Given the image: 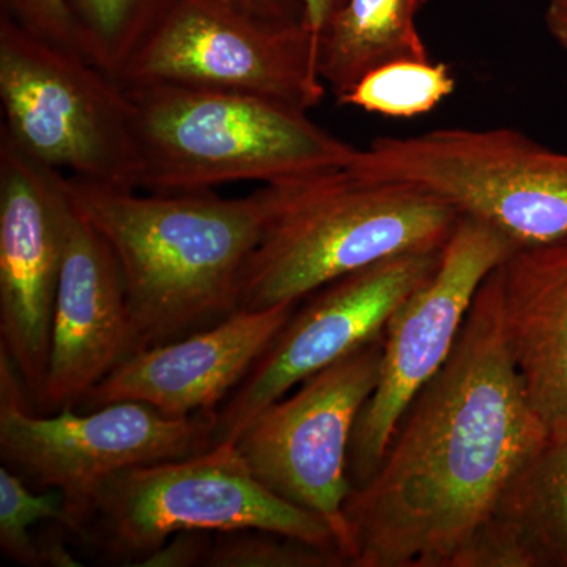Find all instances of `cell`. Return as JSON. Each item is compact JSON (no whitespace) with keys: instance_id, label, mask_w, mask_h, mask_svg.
Masks as SVG:
<instances>
[{"instance_id":"6da1fadb","label":"cell","mask_w":567,"mask_h":567,"mask_svg":"<svg viewBox=\"0 0 567 567\" xmlns=\"http://www.w3.org/2000/svg\"><path fill=\"white\" fill-rule=\"evenodd\" d=\"M550 436L507 352L494 276L344 506L352 567H461L499 496Z\"/></svg>"},{"instance_id":"7a4b0ae2","label":"cell","mask_w":567,"mask_h":567,"mask_svg":"<svg viewBox=\"0 0 567 567\" xmlns=\"http://www.w3.org/2000/svg\"><path fill=\"white\" fill-rule=\"evenodd\" d=\"M66 192L121 264L130 315L126 358L238 311L241 275L279 200L278 182L223 197L215 189L141 194L66 175Z\"/></svg>"},{"instance_id":"3957f363","label":"cell","mask_w":567,"mask_h":567,"mask_svg":"<svg viewBox=\"0 0 567 567\" xmlns=\"http://www.w3.org/2000/svg\"><path fill=\"white\" fill-rule=\"evenodd\" d=\"M278 185L274 218L241 275L238 311L300 303L380 260L443 248L461 218L429 194L350 166Z\"/></svg>"},{"instance_id":"277c9868","label":"cell","mask_w":567,"mask_h":567,"mask_svg":"<svg viewBox=\"0 0 567 567\" xmlns=\"http://www.w3.org/2000/svg\"><path fill=\"white\" fill-rule=\"evenodd\" d=\"M123 84V82H122ZM133 110L136 189L208 192L349 166L358 148L267 96L175 84H123Z\"/></svg>"},{"instance_id":"5b68a950","label":"cell","mask_w":567,"mask_h":567,"mask_svg":"<svg viewBox=\"0 0 567 567\" xmlns=\"http://www.w3.org/2000/svg\"><path fill=\"white\" fill-rule=\"evenodd\" d=\"M238 529L278 533L342 554L328 522L265 487L235 443L115 473L92 492L70 532L107 557L136 565L178 533Z\"/></svg>"},{"instance_id":"8992f818","label":"cell","mask_w":567,"mask_h":567,"mask_svg":"<svg viewBox=\"0 0 567 567\" xmlns=\"http://www.w3.org/2000/svg\"><path fill=\"white\" fill-rule=\"evenodd\" d=\"M350 167L442 200L458 216L506 235L517 248L567 235V153L513 128H442L375 137Z\"/></svg>"},{"instance_id":"52a82bcc","label":"cell","mask_w":567,"mask_h":567,"mask_svg":"<svg viewBox=\"0 0 567 567\" xmlns=\"http://www.w3.org/2000/svg\"><path fill=\"white\" fill-rule=\"evenodd\" d=\"M2 132L25 156L80 178L136 189L128 92L117 78L0 14Z\"/></svg>"},{"instance_id":"ba28073f","label":"cell","mask_w":567,"mask_h":567,"mask_svg":"<svg viewBox=\"0 0 567 567\" xmlns=\"http://www.w3.org/2000/svg\"><path fill=\"white\" fill-rule=\"evenodd\" d=\"M24 385L0 349V456L3 465L41 488L65 496V528L107 477L133 466L185 458L210 447L216 413L169 417L141 402H115L85 415L63 409L37 416Z\"/></svg>"},{"instance_id":"9c48e42d","label":"cell","mask_w":567,"mask_h":567,"mask_svg":"<svg viewBox=\"0 0 567 567\" xmlns=\"http://www.w3.org/2000/svg\"><path fill=\"white\" fill-rule=\"evenodd\" d=\"M117 80L251 93L308 112L328 91L305 22L264 20L227 0H171Z\"/></svg>"},{"instance_id":"30bf717a","label":"cell","mask_w":567,"mask_h":567,"mask_svg":"<svg viewBox=\"0 0 567 567\" xmlns=\"http://www.w3.org/2000/svg\"><path fill=\"white\" fill-rule=\"evenodd\" d=\"M383 347L382 336L308 377L297 393L265 406L234 442L265 487L328 522L349 566L350 442L379 383Z\"/></svg>"},{"instance_id":"8fae6325","label":"cell","mask_w":567,"mask_h":567,"mask_svg":"<svg viewBox=\"0 0 567 567\" xmlns=\"http://www.w3.org/2000/svg\"><path fill=\"white\" fill-rule=\"evenodd\" d=\"M516 248L494 227L461 216L435 274L395 309L383 334L379 383L350 442L353 488L374 476L405 410L453 352L477 290Z\"/></svg>"},{"instance_id":"7c38bea8","label":"cell","mask_w":567,"mask_h":567,"mask_svg":"<svg viewBox=\"0 0 567 567\" xmlns=\"http://www.w3.org/2000/svg\"><path fill=\"white\" fill-rule=\"evenodd\" d=\"M443 248L399 254L309 295L216 412L210 447L234 443L252 417L368 342L439 268Z\"/></svg>"},{"instance_id":"4fadbf2b","label":"cell","mask_w":567,"mask_h":567,"mask_svg":"<svg viewBox=\"0 0 567 567\" xmlns=\"http://www.w3.org/2000/svg\"><path fill=\"white\" fill-rule=\"evenodd\" d=\"M71 208L66 175L0 137V349L39 406Z\"/></svg>"},{"instance_id":"5bb4252c","label":"cell","mask_w":567,"mask_h":567,"mask_svg":"<svg viewBox=\"0 0 567 567\" xmlns=\"http://www.w3.org/2000/svg\"><path fill=\"white\" fill-rule=\"evenodd\" d=\"M298 303L237 311L223 322L126 358L82 399L95 410L141 402L169 417L216 413L292 317Z\"/></svg>"},{"instance_id":"9a60e30c","label":"cell","mask_w":567,"mask_h":567,"mask_svg":"<svg viewBox=\"0 0 567 567\" xmlns=\"http://www.w3.org/2000/svg\"><path fill=\"white\" fill-rule=\"evenodd\" d=\"M128 349L130 315L121 264L99 230L73 207L40 409L51 412L80 405L128 357Z\"/></svg>"},{"instance_id":"2e32d148","label":"cell","mask_w":567,"mask_h":567,"mask_svg":"<svg viewBox=\"0 0 567 567\" xmlns=\"http://www.w3.org/2000/svg\"><path fill=\"white\" fill-rule=\"evenodd\" d=\"M507 352L550 440L567 439V235L492 271Z\"/></svg>"},{"instance_id":"e0dca14e","label":"cell","mask_w":567,"mask_h":567,"mask_svg":"<svg viewBox=\"0 0 567 567\" xmlns=\"http://www.w3.org/2000/svg\"><path fill=\"white\" fill-rule=\"evenodd\" d=\"M461 567H567V439L518 470Z\"/></svg>"},{"instance_id":"ac0fdd59","label":"cell","mask_w":567,"mask_h":567,"mask_svg":"<svg viewBox=\"0 0 567 567\" xmlns=\"http://www.w3.org/2000/svg\"><path fill=\"white\" fill-rule=\"evenodd\" d=\"M427 0H346L317 44L320 78L338 103L365 74L399 61H431L416 18Z\"/></svg>"},{"instance_id":"d6986e66","label":"cell","mask_w":567,"mask_h":567,"mask_svg":"<svg viewBox=\"0 0 567 567\" xmlns=\"http://www.w3.org/2000/svg\"><path fill=\"white\" fill-rule=\"evenodd\" d=\"M82 54L117 78L171 0H69Z\"/></svg>"},{"instance_id":"ffe728a7","label":"cell","mask_w":567,"mask_h":567,"mask_svg":"<svg viewBox=\"0 0 567 567\" xmlns=\"http://www.w3.org/2000/svg\"><path fill=\"white\" fill-rule=\"evenodd\" d=\"M456 89L451 66L431 61H399L380 66L347 93L339 104L393 118L431 112Z\"/></svg>"},{"instance_id":"44dd1931","label":"cell","mask_w":567,"mask_h":567,"mask_svg":"<svg viewBox=\"0 0 567 567\" xmlns=\"http://www.w3.org/2000/svg\"><path fill=\"white\" fill-rule=\"evenodd\" d=\"M43 520L65 527V496L50 488L35 494L21 476L6 465L0 468V550L14 565L41 566L39 544L29 528Z\"/></svg>"},{"instance_id":"7402d4cb","label":"cell","mask_w":567,"mask_h":567,"mask_svg":"<svg viewBox=\"0 0 567 567\" xmlns=\"http://www.w3.org/2000/svg\"><path fill=\"white\" fill-rule=\"evenodd\" d=\"M208 567H341L349 566L344 555L331 548L315 546L295 537L264 532L238 529L218 533Z\"/></svg>"},{"instance_id":"603a6c76","label":"cell","mask_w":567,"mask_h":567,"mask_svg":"<svg viewBox=\"0 0 567 567\" xmlns=\"http://www.w3.org/2000/svg\"><path fill=\"white\" fill-rule=\"evenodd\" d=\"M0 9L29 32L82 54L69 0H0Z\"/></svg>"},{"instance_id":"cb8c5ba5","label":"cell","mask_w":567,"mask_h":567,"mask_svg":"<svg viewBox=\"0 0 567 567\" xmlns=\"http://www.w3.org/2000/svg\"><path fill=\"white\" fill-rule=\"evenodd\" d=\"M210 532H183L171 537L163 547L142 559L137 566L189 567L204 566L210 554Z\"/></svg>"},{"instance_id":"d4e9b609","label":"cell","mask_w":567,"mask_h":567,"mask_svg":"<svg viewBox=\"0 0 567 567\" xmlns=\"http://www.w3.org/2000/svg\"><path fill=\"white\" fill-rule=\"evenodd\" d=\"M227 2L264 20L281 22V24L305 22L301 0H227Z\"/></svg>"},{"instance_id":"484cf974","label":"cell","mask_w":567,"mask_h":567,"mask_svg":"<svg viewBox=\"0 0 567 567\" xmlns=\"http://www.w3.org/2000/svg\"><path fill=\"white\" fill-rule=\"evenodd\" d=\"M305 9V24L319 44L320 35L331 17L341 9L346 0H301Z\"/></svg>"},{"instance_id":"4316f807","label":"cell","mask_w":567,"mask_h":567,"mask_svg":"<svg viewBox=\"0 0 567 567\" xmlns=\"http://www.w3.org/2000/svg\"><path fill=\"white\" fill-rule=\"evenodd\" d=\"M546 25L547 31L567 54V0H548Z\"/></svg>"},{"instance_id":"83f0119b","label":"cell","mask_w":567,"mask_h":567,"mask_svg":"<svg viewBox=\"0 0 567 567\" xmlns=\"http://www.w3.org/2000/svg\"><path fill=\"white\" fill-rule=\"evenodd\" d=\"M41 566L76 567L81 566L73 555L66 550L59 537H51L48 540H40Z\"/></svg>"}]
</instances>
